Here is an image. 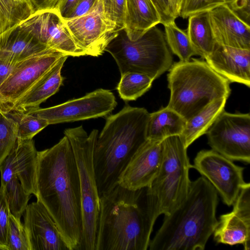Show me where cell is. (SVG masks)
Masks as SVG:
<instances>
[{
  "label": "cell",
  "mask_w": 250,
  "mask_h": 250,
  "mask_svg": "<svg viewBox=\"0 0 250 250\" xmlns=\"http://www.w3.org/2000/svg\"><path fill=\"white\" fill-rule=\"evenodd\" d=\"M16 64L0 60V86L8 77Z\"/></svg>",
  "instance_id": "42"
},
{
  "label": "cell",
  "mask_w": 250,
  "mask_h": 250,
  "mask_svg": "<svg viewBox=\"0 0 250 250\" xmlns=\"http://www.w3.org/2000/svg\"><path fill=\"white\" fill-rule=\"evenodd\" d=\"M98 0H80L66 19L77 18L85 15L94 9Z\"/></svg>",
  "instance_id": "39"
},
{
  "label": "cell",
  "mask_w": 250,
  "mask_h": 250,
  "mask_svg": "<svg viewBox=\"0 0 250 250\" xmlns=\"http://www.w3.org/2000/svg\"><path fill=\"white\" fill-rule=\"evenodd\" d=\"M188 18L186 31L190 43L196 55L205 59L212 53L216 45L208 11L193 14Z\"/></svg>",
  "instance_id": "26"
},
{
  "label": "cell",
  "mask_w": 250,
  "mask_h": 250,
  "mask_svg": "<svg viewBox=\"0 0 250 250\" xmlns=\"http://www.w3.org/2000/svg\"><path fill=\"white\" fill-rule=\"evenodd\" d=\"M159 23L160 18L151 0H125L124 29L131 40Z\"/></svg>",
  "instance_id": "23"
},
{
  "label": "cell",
  "mask_w": 250,
  "mask_h": 250,
  "mask_svg": "<svg viewBox=\"0 0 250 250\" xmlns=\"http://www.w3.org/2000/svg\"><path fill=\"white\" fill-rule=\"evenodd\" d=\"M10 211L2 188L0 187V250H7V232Z\"/></svg>",
  "instance_id": "36"
},
{
  "label": "cell",
  "mask_w": 250,
  "mask_h": 250,
  "mask_svg": "<svg viewBox=\"0 0 250 250\" xmlns=\"http://www.w3.org/2000/svg\"><path fill=\"white\" fill-rule=\"evenodd\" d=\"M162 141L147 139L135 152L121 174L119 185L132 190L149 187L162 163Z\"/></svg>",
  "instance_id": "17"
},
{
  "label": "cell",
  "mask_w": 250,
  "mask_h": 250,
  "mask_svg": "<svg viewBox=\"0 0 250 250\" xmlns=\"http://www.w3.org/2000/svg\"><path fill=\"white\" fill-rule=\"evenodd\" d=\"M226 3H227L228 1L230 0H224Z\"/></svg>",
  "instance_id": "45"
},
{
  "label": "cell",
  "mask_w": 250,
  "mask_h": 250,
  "mask_svg": "<svg viewBox=\"0 0 250 250\" xmlns=\"http://www.w3.org/2000/svg\"><path fill=\"white\" fill-rule=\"evenodd\" d=\"M163 157L159 170L147 187L156 216L167 215L186 199L190 186L191 167L187 148L179 136L162 141Z\"/></svg>",
  "instance_id": "8"
},
{
  "label": "cell",
  "mask_w": 250,
  "mask_h": 250,
  "mask_svg": "<svg viewBox=\"0 0 250 250\" xmlns=\"http://www.w3.org/2000/svg\"><path fill=\"white\" fill-rule=\"evenodd\" d=\"M38 154L32 139H17L14 147L0 166L1 176H16L25 190L35 196Z\"/></svg>",
  "instance_id": "19"
},
{
  "label": "cell",
  "mask_w": 250,
  "mask_h": 250,
  "mask_svg": "<svg viewBox=\"0 0 250 250\" xmlns=\"http://www.w3.org/2000/svg\"><path fill=\"white\" fill-rule=\"evenodd\" d=\"M0 111L15 123L19 139H32L35 135L49 125L45 120L27 113L13 110Z\"/></svg>",
  "instance_id": "30"
},
{
  "label": "cell",
  "mask_w": 250,
  "mask_h": 250,
  "mask_svg": "<svg viewBox=\"0 0 250 250\" xmlns=\"http://www.w3.org/2000/svg\"><path fill=\"white\" fill-rule=\"evenodd\" d=\"M230 212L220 216L213 232L218 244L233 246L242 244L245 250L250 249V184L242 188Z\"/></svg>",
  "instance_id": "15"
},
{
  "label": "cell",
  "mask_w": 250,
  "mask_h": 250,
  "mask_svg": "<svg viewBox=\"0 0 250 250\" xmlns=\"http://www.w3.org/2000/svg\"><path fill=\"white\" fill-rule=\"evenodd\" d=\"M35 196L54 219L69 250H81L80 179L74 152L65 135L51 147L38 151Z\"/></svg>",
  "instance_id": "1"
},
{
  "label": "cell",
  "mask_w": 250,
  "mask_h": 250,
  "mask_svg": "<svg viewBox=\"0 0 250 250\" xmlns=\"http://www.w3.org/2000/svg\"><path fill=\"white\" fill-rule=\"evenodd\" d=\"M159 15L161 23L166 24L176 19L173 13L169 0H151Z\"/></svg>",
  "instance_id": "38"
},
{
  "label": "cell",
  "mask_w": 250,
  "mask_h": 250,
  "mask_svg": "<svg viewBox=\"0 0 250 250\" xmlns=\"http://www.w3.org/2000/svg\"><path fill=\"white\" fill-rule=\"evenodd\" d=\"M173 14L176 18L179 17L180 7L183 0H169Z\"/></svg>",
  "instance_id": "44"
},
{
  "label": "cell",
  "mask_w": 250,
  "mask_h": 250,
  "mask_svg": "<svg viewBox=\"0 0 250 250\" xmlns=\"http://www.w3.org/2000/svg\"><path fill=\"white\" fill-rule=\"evenodd\" d=\"M49 50L54 51L41 43L20 24L0 34V60L17 63Z\"/></svg>",
  "instance_id": "22"
},
{
  "label": "cell",
  "mask_w": 250,
  "mask_h": 250,
  "mask_svg": "<svg viewBox=\"0 0 250 250\" xmlns=\"http://www.w3.org/2000/svg\"><path fill=\"white\" fill-rule=\"evenodd\" d=\"M104 18L115 31L125 28V0H98Z\"/></svg>",
  "instance_id": "32"
},
{
  "label": "cell",
  "mask_w": 250,
  "mask_h": 250,
  "mask_svg": "<svg viewBox=\"0 0 250 250\" xmlns=\"http://www.w3.org/2000/svg\"><path fill=\"white\" fill-rule=\"evenodd\" d=\"M60 0H31L33 13L40 11L57 10Z\"/></svg>",
  "instance_id": "40"
},
{
  "label": "cell",
  "mask_w": 250,
  "mask_h": 250,
  "mask_svg": "<svg viewBox=\"0 0 250 250\" xmlns=\"http://www.w3.org/2000/svg\"><path fill=\"white\" fill-rule=\"evenodd\" d=\"M150 113L125 105L108 116L97 138L93 165L100 196L119 184L120 177L137 150L147 141Z\"/></svg>",
  "instance_id": "4"
},
{
  "label": "cell",
  "mask_w": 250,
  "mask_h": 250,
  "mask_svg": "<svg viewBox=\"0 0 250 250\" xmlns=\"http://www.w3.org/2000/svg\"><path fill=\"white\" fill-rule=\"evenodd\" d=\"M0 186L3 189L11 213L21 218L31 194L25 190L18 177L14 175L1 176Z\"/></svg>",
  "instance_id": "27"
},
{
  "label": "cell",
  "mask_w": 250,
  "mask_h": 250,
  "mask_svg": "<svg viewBox=\"0 0 250 250\" xmlns=\"http://www.w3.org/2000/svg\"><path fill=\"white\" fill-rule=\"evenodd\" d=\"M250 0H230L226 3L242 21L250 25Z\"/></svg>",
  "instance_id": "37"
},
{
  "label": "cell",
  "mask_w": 250,
  "mask_h": 250,
  "mask_svg": "<svg viewBox=\"0 0 250 250\" xmlns=\"http://www.w3.org/2000/svg\"><path fill=\"white\" fill-rule=\"evenodd\" d=\"M64 55L49 50L17 62L0 86V108L14 103Z\"/></svg>",
  "instance_id": "12"
},
{
  "label": "cell",
  "mask_w": 250,
  "mask_h": 250,
  "mask_svg": "<svg viewBox=\"0 0 250 250\" xmlns=\"http://www.w3.org/2000/svg\"><path fill=\"white\" fill-rule=\"evenodd\" d=\"M153 81L144 74L127 72L121 75L117 89L124 101H134L150 88Z\"/></svg>",
  "instance_id": "28"
},
{
  "label": "cell",
  "mask_w": 250,
  "mask_h": 250,
  "mask_svg": "<svg viewBox=\"0 0 250 250\" xmlns=\"http://www.w3.org/2000/svg\"><path fill=\"white\" fill-rule=\"evenodd\" d=\"M80 0H60L57 11L63 19H66Z\"/></svg>",
  "instance_id": "41"
},
{
  "label": "cell",
  "mask_w": 250,
  "mask_h": 250,
  "mask_svg": "<svg viewBox=\"0 0 250 250\" xmlns=\"http://www.w3.org/2000/svg\"><path fill=\"white\" fill-rule=\"evenodd\" d=\"M64 134L72 146L77 165L81 194L83 238L81 250H96L100 196L93 165V152L99 131L88 134L82 125L67 128Z\"/></svg>",
  "instance_id": "7"
},
{
  "label": "cell",
  "mask_w": 250,
  "mask_h": 250,
  "mask_svg": "<svg viewBox=\"0 0 250 250\" xmlns=\"http://www.w3.org/2000/svg\"><path fill=\"white\" fill-rule=\"evenodd\" d=\"M216 43L250 50V25L239 18L226 3L208 11Z\"/></svg>",
  "instance_id": "18"
},
{
  "label": "cell",
  "mask_w": 250,
  "mask_h": 250,
  "mask_svg": "<svg viewBox=\"0 0 250 250\" xmlns=\"http://www.w3.org/2000/svg\"><path fill=\"white\" fill-rule=\"evenodd\" d=\"M7 250H29L27 235L21 218L12 214L9 218Z\"/></svg>",
  "instance_id": "34"
},
{
  "label": "cell",
  "mask_w": 250,
  "mask_h": 250,
  "mask_svg": "<svg viewBox=\"0 0 250 250\" xmlns=\"http://www.w3.org/2000/svg\"><path fill=\"white\" fill-rule=\"evenodd\" d=\"M218 193L204 176L190 181L185 200L164 215L150 250H203L217 225Z\"/></svg>",
  "instance_id": "3"
},
{
  "label": "cell",
  "mask_w": 250,
  "mask_h": 250,
  "mask_svg": "<svg viewBox=\"0 0 250 250\" xmlns=\"http://www.w3.org/2000/svg\"><path fill=\"white\" fill-rule=\"evenodd\" d=\"M68 56H62L25 93L11 105L0 108L27 113L39 108L40 105L56 93L62 83L61 70Z\"/></svg>",
  "instance_id": "21"
},
{
  "label": "cell",
  "mask_w": 250,
  "mask_h": 250,
  "mask_svg": "<svg viewBox=\"0 0 250 250\" xmlns=\"http://www.w3.org/2000/svg\"><path fill=\"white\" fill-rule=\"evenodd\" d=\"M63 21L76 44L85 55H102L117 33L104 18L98 2L87 14Z\"/></svg>",
  "instance_id": "14"
},
{
  "label": "cell",
  "mask_w": 250,
  "mask_h": 250,
  "mask_svg": "<svg viewBox=\"0 0 250 250\" xmlns=\"http://www.w3.org/2000/svg\"><path fill=\"white\" fill-rule=\"evenodd\" d=\"M206 134L212 149L232 161L250 163V113L224 110Z\"/></svg>",
  "instance_id": "9"
},
{
  "label": "cell",
  "mask_w": 250,
  "mask_h": 250,
  "mask_svg": "<svg viewBox=\"0 0 250 250\" xmlns=\"http://www.w3.org/2000/svg\"><path fill=\"white\" fill-rule=\"evenodd\" d=\"M205 60L213 70L230 83L250 87V50L216 43L213 51Z\"/></svg>",
  "instance_id": "20"
},
{
  "label": "cell",
  "mask_w": 250,
  "mask_h": 250,
  "mask_svg": "<svg viewBox=\"0 0 250 250\" xmlns=\"http://www.w3.org/2000/svg\"><path fill=\"white\" fill-rule=\"evenodd\" d=\"M0 4L10 28L20 24L33 13L31 0H0Z\"/></svg>",
  "instance_id": "31"
},
{
  "label": "cell",
  "mask_w": 250,
  "mask_h": 250,
  "mask_svg": "<svg viewBox=\"0 0 250 250\" xmlns=\"http://www.w3.org/2000/svg\"><path fill=\"white\" fill-rule=\"evenodd\" d=\"M105 51L113 57L121 75L136 72L154 80L168 71L173 63L165 34L157 25L134 41L122 29L109 42Z\"/></svg>",
  "instance_id": "6"
},
{
  "label": "cell",
  "mask_w": 250,
  "mask_h": 250,
  "mask_svg": "<svg viewBox=\"0 0 250 250\" xmlns=\"http://www.w3.org/2000/svg\"><path fill=\"white\" fill-rule=\"evenodd\" d=\"M163 25L168 47L179 58L180 61H188L192 56L196 55L186 31L178 27L175 21Z\"/></svg>",
  "instance_id": "29"
},
{
  "label": "cell",
  "mask_w": 250,
  "mask_h": 250,
  "mask_svg": "<svg viewBox=\"0 0 250 250\" xmlns=\"http://www.w3.org/2000/svg\"><path fill=\"white\" fill-rule=\"evenodd\" d=\"M187 120L167 106L150 113L147 127L148 140L162 141L173 136H180Z\"/></svg>",
  "instance_id": "24"
},
{
  "label": "cell",
  "mask_w": 250,
  "mask_h": 250,
  "mask_svg": "<svg viewBox=\"0 0 250 250\" xmlns=\"http://www.w3.org/2000/svg\"><path fill=\"white\" fill-rule=\"evenodd\" d=\"M9 28V22L4 16L0 4V34Z\"/></svg>",
  "instance_id": "43"
},
{
  "label": "cell",
  "mask_w": 250,
  "mask_h": 250,
  "mask_svg": "<svg viewBox=\"0 0 250 250\" xmlns=\"http://www.w3.org/2000/svg\"><path fill=\"white\" fill-rule=\"evenodd\" d=\"M224 3V0H183L179 17L187 19L196 13L209 11Z\"/></svg>",
  "instance_id": "35"
},
{
  "label": "cell",
  "mask_w": 250,
  "mask_h": 250,
  "mask_svg": "<svg viewBox=\"0 0 250 250\" xmlns=\"http://www.w3.org/2000/svg\"><path fill=\"white\" fill-rule=\"evenodd\" d=\"M24 227L29 250H69L54 219L40 201L28 204Z\"/></svg>",
  "instance_id": "16"
},
{
  "label": "cell",
  "mask_w": 250,
  "mask_h": 250,
  "mask_svg": "<svg viewBox=\"0 0 250 250\" xmlns=\"http://www.w3.org/2000/svg\"><path fill=\"white\" fill-rule=\"evenodd\" d=\"M157 219L147 187L118 185L100 196L96 250H146Z\"/></svg>",
  "instance_id": "2"
},
{
  "label": "cell",
  "mask_w": 250,
  "mask_h": 250,
  "mask_svg": "<svg viewBox=\"0 0 250 250\" xmlns=\"http://www.w3.org/2000/svg\"><path fill=\"white\" fill-rule=\"evenodd\" d=\"M228 98L223 97L210 102L199 112L187 121L185 127L180 136L186 148L205 134L222 113Z\"/></svg>",
  "instance_id": "25"
},
{
  "label": "cell",
  "mask_w": 250,
  "mask_h": 250,
  "mask_svg": "<svg viewBox=\"0 0 250 250\" xmlns=\"http://www.w3.org/2000/svg\"><path fill=\"white\" fill-rule=\"evenodd\" d=\"M17 139L15 123L0 111V166L14 147Z\"/></svg>",
  "instance_id": "33"
},
{
  "label": "cell",
  "mask_w": 250,
  "mask_h": 250,
  "mask_svg": "<svg viewBox=\"0 0 250 250\" xmlns=\"http://www.w3.org/2000/svg\"><path fill=\"white\" fill-rule=\"evenodd\" d=\"M191 167L209 182L228 206L233 204L246 184L243 178L244 168L213 149L198 152Z\"/></svg>",
  "instance_id": "11"
},
{
  "label": "cell",
  "mask_w": 250,
  "mask_h": 250,
  "mask_svg": "<svg viewBox=\"0 0 250 250\" xmlns=\"http://www.w3.org/2000/svg\"><path fill=\"white\" fill-rule=\"evenodd\" d=\"M116 105L113 93L109 90L99 88L82 97L52 107H39L27 113L43 119L51 125L105 116Z\"/></svg>",
  "instance_id": "10"
},
{
  "label": "cell",
  "mask_w": 250,
  "mask_h": 250,
  "mask_svg": "<svg viewBox=\"0 0 250 250\" xmlns=\"http://www.w3.org/2000/svg\"><path fill=\"white\" fill-rule=\"evenodd\" d=\"M170 98L167 106L187 121L214 100L228 98L230 82L203 60L173 63L167 74Z\"/></svg>",
  "instance_id": "5"
},
{
  "label": "cell",
  "mask_w": 250,
  "mask_h": 250,
  "mask_svg": "<svg viewBox=\"0 0 250 250\" xmlns=\"http://www.w3.org/2000/svg\"><path fill=\"white\" fill-rule=\"evenodd\" d=\"M20 24L50 49L67 56L85 55L76 44L56 10L36 12Z\"/></svg>",
  "instance_id": "13"
}]
</instances>
